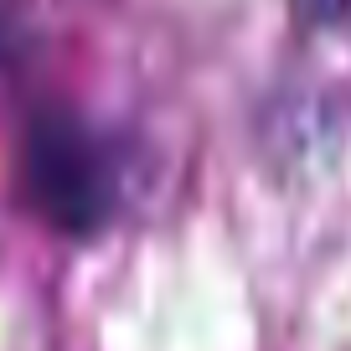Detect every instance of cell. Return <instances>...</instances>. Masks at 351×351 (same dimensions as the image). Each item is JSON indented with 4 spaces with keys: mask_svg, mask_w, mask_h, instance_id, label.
Returning <instances> with one entry per match:
<instances>
[{
    "mask_svg": "<svg viewBox=\"0 0 351 351\" xmlns=\"http://www.w3.org/2000/svg\"><path fill=\"white\" fill-rule=\"evenodd\" d=\"M21 191L47 228L93 238L124 202V150L73 109H42L21 145Z\"/></svg>",
    "mask_w": 351,
    "mask_h": 351,
    "instance_id": "obj_1",
    "label": "cell"
},
{
    "mask_svg": "<svg viewBox=\"0 0 351 351\" xmlns=\"http://www.w3.org/2000/svg\"><path fill=\"white\" fill-rule=\"evenodd\" d=\"M0 47H5V16H0Z\"/></svg>",
    "mask_w": 351,
    "mask_h": 351,
    "instance_id": "obj_2",
    "label": "cell"
}]
</instances>
